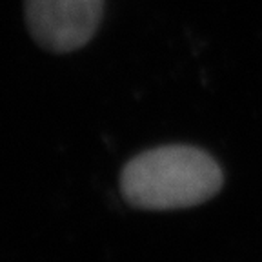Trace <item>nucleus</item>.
<instances>
[{
    "mask_svg": "<svg viewBox=\"0 0 262 262\" xmlns=\"http://www.w3.org/2000/svg\"><path fill=\"white\" fill-rule=\"evenodd\" d=\"M102 18V0H26L33 38L53 53H70L93 38Z\"/></svg>",
    "mask_w": 262,
    "mask_h": 262,
    "instance_id": "obj_2",
    "label": "nucleus"
},
{
    "mask_svg": "<svg viewBox=\"0 0 262 262\" xmlns=\"http://www.w3.org/2000/svg\"><path fill=\"white\" fill-rule=\"evenodd\" d=\"M224 182L221 166L208 151L169 144L139 153L122 168L120 191L137 209L171 211L204 204Z\"/></svg>",
    "mask_w": 262,
    "mask_h": 262,
    "instance_id": "obj_1",
    "label": "nucleus"
}]
</instances>
